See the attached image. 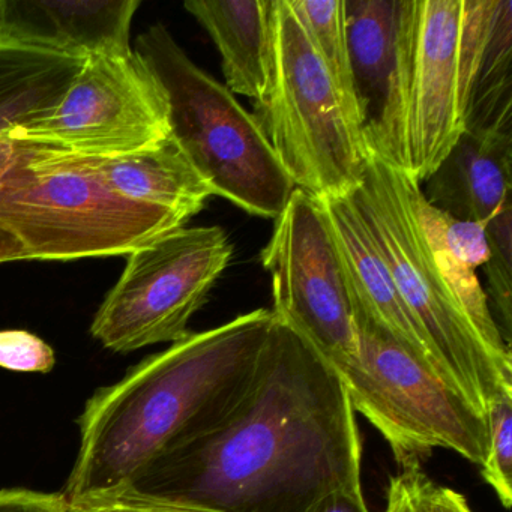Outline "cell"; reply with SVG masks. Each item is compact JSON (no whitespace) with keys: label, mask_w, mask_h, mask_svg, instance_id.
<instances>
[{"label":"cell","mask_w":512,"mask_h":512,"mask_svg":"<svg viewBox=\"0 0 512 512\" xmlns=\"http://www.w3.org/2000/svg\"><path fill=\"white\" fill-rule=\"evenodd\" d=\"M361 469V431L343 379L274 316L235 409L128 485L220 512H307L326 494L362 484Z\"/></svg>","instance_id":"cell-1"},{"label":"cell","mask_w":512,"mask_h":512,"mask_svg":"<svg viewBox=\"0 0 512 512\" xmlns=\"http://www.w3.org/2000/svg\"><path fill=\"white\" fill-rule=\"evenodd\" d=\"M274 314L257 308L191 332L98 389L77 419L67 502L130 484L172 449L217 427L253 382Z\"/></svg>","instance_id":"cell-2"},{"label":"cell","mask_w":512,"mask_h":512,"mask_svg":"<svg viewBox=\"0 0 512 512\" xmlns=\"http://www.w3.org/2000/svg\"><path fill=\"white\" fill-rule=\"evenodd\" d=\"M419 187L404 170L368 154L361 184L350 194L443 382L485 418L490 401L512 388V359L482 341L443 280L416 218Z\"/></svg>","instance_id":"cell-3"},{"label":"cell","mask_w":512,"mask_h":512,"mask_svg":"<svg viewBox=\"0 0 512 512\" xmlns=\"http://www.w3.org/2000/svg\"><path fill=\"white\" fill-rule=\"evenodd\" d=\"M134 52L166 94L170 136L214 196L275 220L296 187L253 113L194 64L166 26L143 32Z\"/></svg>","instance_id":"cell-4"},{"label":"cell","mask_w":512,"mask_h":512,"mask_svg":"<svg viewBox=\"0 0 512 512\" xmlns=\"http://www.w3.org/2000/svg\"><path fill=\"white\" fill-rule=\"evenodd\" d=\"M253 104L254 118L296 188L325 199L361 184L364 140L289 0H269L268 76Z\"/></svg>","instance_id":"cell-5"},{"label":"cell","mask_w":512,"mask_h":512,"mask_svg":"<svg viewBox=\"0 0 512 512\" xmlns=\"http://www.w3.org/2000/svg\"><path fill=\"white\" fill-rule=\"evenodd\" d=\"M187 221L119 196L52 145L0 181V229L19 239L29 260L128 256Z\"/></svg>","instance_id":"cell-6"},{"label":"cell","mask_w":512,"mask_h":512,"mask_svg":"<svg viewBox=\"0 0 512 512\" xmlns=\"http://www.w3.org/2000/svg\"><path fill=\"white\" fill-rule=\"evenodd\" d=\"M463 0H400L391 85L368 154L424 184L464 133Z\"/></svg>","instance_id":"cell-7"},{"label":"cell","mask_w":512,"mask_h":512,"mask_svg":"<svg viewBox=\"0 0 512 512\" xmlns=\"http://www.w3.org/2000/svg\"><path fill=\"white\" fill-rule=\"evenodd\" d=\"M356 355L338 368L356 413L391 448L398 469H418L434 449L481 466L487 421L385 329L353 310Z\"/></svg>","instance_id":"cell-8"},{"label":"cell","mask_w":512,"mask_h":512,"mask_svg":"<svg viewBox=\"0 0 512 512\" xmlns=\"http://www.w3.org/2000/svg\"><path fill=\"white\" fill-rule=\"evenodd\" d=\"M232 256L218 226H184L137 248L98 308L92 337L115 353L184 340Z\"/></svg>","instance_id":"cell-9"},{"label":"cell","mask_w":512,"mask_h":512,"mask_svg":"<svg viewBox=\"0 0 512 512\" xmlns=\"http://www.w3.org/2000/svg\"><path fill=\"white\" fill-rule=\"evenodd\" d=\"M263 248L271 275L272 314L304 335L335 368L356 355L352 298L346 274L316 197L296 188Z\"/></svg>","instance_id":"cell-10"},{"label":"cell","mask_w":512,"mask_h":512,"mask_svg":"<svg viewBox=\"0 0 512 512\" xmlns=\"http://www.w3.org/2000/svg\"><path fill=\"white\" fill-rule=\"evenodd\" d=\"M169 136L166 94L134 50L85 59L49 115L10 133L83 157L133 154Z\"/></svg>","instance_id":"cell-11"},{"label":"cell","mask_w":512,"mask_h":512,"mask_svg":"<svg viewBox=\"0 0 512 512\" xmlns=\"http://www.w3.org/2000/svg\"><path fill=\"white\" fill-rule=\"evenodd\" d=\"M139 7V0H0V46L82 61L128 55Z\"/></svg>","instance_id":"cell-12"},{"label":"cell","mask_w":512,"mask_h":512,"mask_svg":"<svg viewBox=\"0 0 512 512\" xmlns=\"http://www.w3.org/2000/svg\"><path fill=\"white\" fill-rule=\"evenodd\" d=\"M317 200L325 211L346 274L353 310L385 329L443 382L427 341L404 305L352 194Z\"/></svg>","instance_id":"cell-13"},{"label":"cell","mask_w":512,"mask_h":512,"mask_svg":"<svg viewBox=\"0 0 512 512\" xmlns=\"http://www.w3.org/2000/svg\"><path fill=\"white\" fill-rule=\"evenodd\" d=\"M460 97L464 131L512 127L511 0H463Z\"/></svg>","instance_id":"cell-14"},{"label":"cell","mask_w":512,"mask_h":512,"mask_svg":"<svg viewBox=\"0 0 512 512\" xmlns=\"http://www.w3.org/2000/svg\"><path fill=\"white\" fill-rule=\"evenodd\" d=\"M424 182L428 205L458 220L487 223L512 203V127L464 131Z\"/></svg>","instance_id":"cell-15"},{"label":"cell","mask_w":512,"mask_h":512,"mask_svg":"<svg viewBox=\"0 0 512 512\" xmlns=\"http://www.w3.org/2000/svg\"><path fill=\"white\" fill-rule=\"evenodd\" d=\"M68 161L97 175L119 196L190 220L205 208L211 187L194 169L172 136L152 148L116 157H83L65 151Z\"/></svg>","instance_id":"cell-16"},{"label":"cell","mask_w":512,"mask_h":512,"mask_svg":"<svg viewBox=\"0 0 512 512\" xmlns=\"http://www.w3.org/2000/svg\"><path fill=\"white\" fill-rule=\"evenodd\" d=\"M415 211L437 268L461 310L496 355L512 359L511 349L503 343L478 277V269L490 256L485 224L458 220L428 205L421 187L416 190Z\"/></svg>","instance_id":"cell-17"},{"label":"cell","mask_w":512,"mask_h":512,"mask_svg":"<svg viewBox=\"0 0 512 512\" xmlns=\"http://www.w3.org/2000/svg\"><path fill=\"white\" fill-rule=\"evenodd\" d=\"M184 7L214 41L224 86L259 101L268 76L269 0H188Z\"/></svg>","instance_id":"cell-18"},{"label":"cell","mask_w":512,"mask_h":512,"mask_svg":"<svg viewBox=\"0 0 512 512\" xmlns=\"http://www.w3.org/2000/svg\"><path fill=\"white\" fill-rule=\"evenodd\" d=\"M400 0H346L350 65L367 139L379 124L391 85Z\"/></svg>","instance_id":"cell-19"},{"label":"cell","mask_w":512,"mask_h":512,"mask_svg":"<svg viewBox=\"0 0 512 512\" xmlns=\"http://www.w3.org/2000/svg\"><path fill=\"white\" fill-rule=\"evenodd\" d=\"M82 65V59L0 46V136L49 115Z\"/></svg>","instance_id":"cell-20"},{"label":"cell","mask_w":512,"mask_h":512,"mask_svg":"<svg viewBox=\"0 0 512 512\" xmlns=\"http://www.w3.org/2000/svg\"><path fill=\"white\" fill-rule=\"evenodd\" d=\"M289 4L325 65L350 124L362 137L361 112L347 43L346 0H289Z\"/></svg>","instance_id":"cell-21"},{"label":"cell","mask_w":512,"mask_h":512,"mask_svg":"<svg viewBox=\"0 0 512 512\" xmlns=\"http://www.w3.org/2000/svg\"><path fill=\"white\" fill-rule=\"evenodd\" d=\"M488 256L482 266L487 275L488 305L503 343L511 349L512 332V203L485 223Z\"/></svg>","instance_id":"cell-22"},{"label":"cell","mask_w":512,"mask_h":512,"mask_svg":"<svg viewBox=\"0 0 512 512\" xmlns=\"http://www.w3.org/2000/svg\"><path fill=\"white\" fill-rule=\"evenodd\" d=\"M487 452L481 464L485 484L496 493L503 508L512 505V388H505L490 401L485 413Z\"/></svg>","instance_id":"cell-23"},{"label":"cell","mask_w":512,"mask_h":512,"mask_svg":"<svg viewBox=\"0 0 512 512\" xmlns=\"http://www.w3.org/2000/svg\"><path fill=\"white\" fill-rule=\"evenodd\" d=\"M68 512H220L193 503L140 493L130 485L70 500Z\"/></svg>","instance_id":"cell-24"},{"label":"cell","mask_w":512,"mask_h":512,"mask_svg":"<svg viewBox=\"0 0 512 512\" xmlns=\"http://www.w3.org/2000/svg\"><path fill=\"white\" fill-rule=\"evenodd\" d=\"M56 355L43 338L22 329L0 331V368L20 373H50Z\"/></svg>","instance_id":"cell-25"},{"label":"cell","mask_w":512,"mask_h":512,"mask_svg":"<svg viewBox=\"0 0 512 512\" xmlns=\"http://www.w3.org/2000/svg\"><path fill=\"white\" fill-rule=\"evenodd\" d=\"M431 481L422 467L398 470L397 475L389 478L383 512H434Z\"/></svg>","instance_id":"cell-26"},{"label":"cell","mask_w":512,"mask_h":512,"mask_svg":"<svg viewBox=\"0 0 512 512\" xmlns=\"http://www.w3.org/2000/svg\"><path fill=\"white\" fill-rule=\"evenodd\" d=\"M0 512H68L64 494L0 490Z\"/></svg>","instance_id":"cell-27"},{"label":"cell","mask_w":512,"mask_h":512,"mask_svg":"<svg viewBox=\"0 0 512 512\" xmlns=\"http://www.w3.org/2000/svg\"><path fill=\"white\" fill-rule=\"evenodd\" d=\"M46 148V143L16 140L10 134L0 136V181L13 170L31 164Z\"/></svg>","instance_id":"cell-28"},{"label":"cell","mask_w":512,"mask_h":512,"mask_svg":"<svg viewBox=\"0 0 512 512\" xmlns=\"http://www.w3.org/2000/svg\"><path fill=\"white\" fill-rule=\"evenodd\" d=\"M307 512H370L362 484L340 488L317 500Z\"/></svg>","instance_id":"cell-29"},{"label":"cell","mask_w":512,"mask_h":512,"mask_svg":"<svg viewBox=\"0 0 512 512\" xmlns=\"http://www.w3.org/2000/svg\"><path fill=\"white\" fill-rule=\"evenodd\" d=\"M430 499L434 512H473L466 496H463L460 491L443 487L434 481H431L430 485Z\"/></svg>","instance_id":"cell-30"},{"label":"cell","mask_w":512,"mask_h":512,"mask_svg":"<svg viewBox=\"0 0 512 512\" xmlns=\"http://www.w3.org/2000/svg\"><path fill=\"white\" fill-rule=\"evenodd\" d=\"M17 260H29L28 251L25 250L16 236L0 229V263L17 262Z\"/></svg>","instance_id":"cell-31"}]
</instances>
